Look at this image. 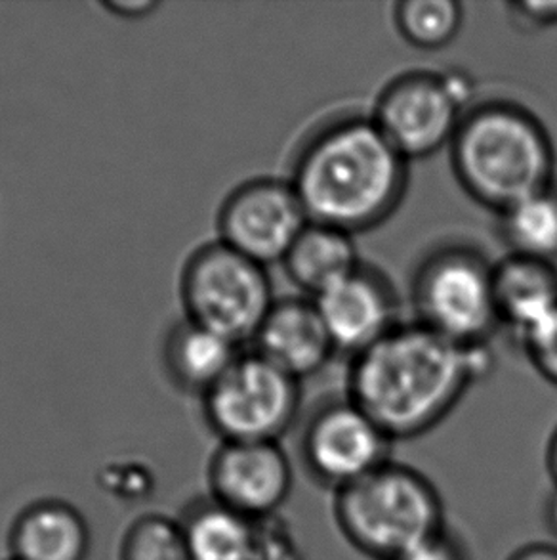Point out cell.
<instances>
[{"label": "cell", "instance_id": "2", "mask_svg": "<svg viewBox=\"0 0 557 560\" xmlns=\"http://www.w3.org/2000/svg\"><path fill=\"white\" fill-rule=\"evenodd\" d=\"M288 180L309 222L357 235L382 226L408 188V161L369 115L319 125L294 155Z\"/></svg>", "mask_w": 557, "mask_h": 560}, {"label": "cell", "instance_id": "14", "mask_svg": "<svg viewBox=\"0 0 557 560\" xmlns=\"http://www.w3.org/2000/svg\"><path fill=\"white\" fill-rule=\"evenodd\" d=\"M495 303L500 327L523 341L557 311V266L506 253L495 262Z\"/></svg>", "mask_w": 557, "mask_h": 560}, {"label": "cell", "instance_id": "13", "mask_svg": "<svg viewBox=\"0 0 557 560\" xmlns=\"http://www.w3.org/2000/svg\"><path fill=\"white\" fill-rule=\"evenodd\" d=\"M250 345L257 354L300 383L339 354L309 296L277 299Z\"/></svg>", "mask_w": 557, "mask_h": 560}, {"label": "cell", "instance_id": "7", "mask_svg": "<svg viewBox=\"0 0 557 560\" xmlns=\"http://www.w3.org/2000/svg\"><path fill=\"white\" fill-rule=\"evenodd\" d=\"M300 385L254 350H242L203 396L206 423L222 442H278L300 413Z\"/></svg>", "mask_w": 557, "mask_h": 560}, {"label": "cell", "instance_id": "23", "mask_svg": "<svg viewBox=\"0 0 557 560\" xmlns=\"http://www.w3.org/2000/svg\"><path fill=\"white\" fill-rule=\"evenodd\" d=\"M518 345L533 370L557 388V311Z\"/></svg>", "mask_w": 557, "mask_h": 560}, {"label": "cell", "instance_id": "16", "mask_svg": "<svg viewBox=\"0 0 557 560\" xmlns=\"http://www.w3.org/2000/svg\"><path fill=\"white\" fill-rule=\"evenodd\" d=\"M241 354L242 347L188 318L170 327L163 345V364L173 385L201 398Z\"/></svg>", "mask_w": 557, "mask_h": 560}, {"label": "cell", "instance_id": "15", "mask_svg": "<svg viewBox=\"0 0 557 560\" xmlns=\"http://www.w3.org/2000/svg\"><path fill=\"white\" fill-rule=\"evenodd\" d=\"M10 549L12 560H86L91 528L66 501H37L15 518Z\"/></svg>", "mask_w": 557, "mask_h": 560}, {"label": "cell", "instance_id": "28", "mask_svg": "<svg viewBox=\"0 0 557 560\" xmlns=\"http://www.w3.org/2000/svg\"><path fill=\"white\" fill-rule=\"evenodd\" d=\"M506 560H557L556 544H528V546L515 549Z\"/></svg>", "mask_w": 557, "mask_h": 560}, {"label": "cell", "instance_id": "3", "mask_svg": "<svg viewBox=\"0 0 557 560\" xmlns=\"http://www.w3.org/2000/svg\"><path fill=\"white\" fill-rule=\"evenodd\" d=\"M449 161L464 194L495 214L557 180L550 132L513 100L475 102L452 138Z\"/></svg>", "mask_w": 557, "mask_h": 560}, {"label": "cell", "instance_id": "29", "mask_svg": "<svg viewBox=\"0 0 557 560\" xmlns=\"http://www.w3.org/2000/svg\"><path fill=\"white\" fill-rule=\"evenodd\" d=\"M546 470L557 488V427L552 431L548 446H546Z\"/></svg>", "mask_w": 557, "mask_h": 560}, {"label": "cell", "instance_id": "20", "mask_svg": "<svg viewBox=\"0 0 557 560\" xmlns=\"http://www.w3.org/2000/svg\"><path fill=\"white\" fill-rule=\"evenodd\" d=\"M401 38L418 50H441L459 37L464 8L457 0H403L393 7Z\"/></svg>", "mask_w": 557, "mask_h": 560}, {"label": "cell", "instance_id": "4", "mask_svg": "<svg viewBox=\"0 0 557 560\" xmlns=\"http://www.w3.org/2000/svg\"><path fill=\"white\" fill-rule=\"evenodd\" d=\"M332 513L347 544L377 560L398 559L447 530L436 486L395 462L336 490Z\"/></svg>", "mask_w": 557, "mask_h": 560}, {"label": "cell", "instance_id": "30", "mask_svg": "<svg viewBox=\"0 0 557 560\" xmlns=\"http://www.w3.org/2000/svg\"><path fill=\"white\" fill-rule=\"evenodd\" d=\"M544 516H546V526L552 532V536L557 539V488L550 493V498L546 501V509H544Z\"/></svg>", "mask_w": 557, "mask_h": 560}, {"label": "cell", "instance_id": "22", "mask_svg": "<svg viewBox=\"0 0 557 560\" xmlns=\"http://www.w3.org/2000/svg\"><path fill=\"white\" fill-rule=\"evenodd\" d=\"M102 492L119 501H143L155 492L157 478L147 463L138 459H114L106 463L98 472Z\"/></svg>", "mask_w": 557, "mask_h": 560}, {"label": "cell", "instance_id": "11", "mask_svg": "<svg viewBox=\"0 0 557 560\" xmlns=\"http://www.w3.org/2000/svg\"><path fill=\"white\" fill-rule=\"evenodd\" d=\"M212 500L252 521L277 515L293 492V465L278 442H222L209 465Z\"/></svg>", "mask_w": 557, "mask_h": 560}, {"label": "cell", "instance_id": "1", "mask_svg": "<svg viewBox=\"0 0 557 560\" xmlns=\"http://www.w3.org/2000/svg\"><path fill=\"white\" fill-rule=\"evenodd\" d=\"M495 368L490 342L460 347L415 319L401 322L352 358L346 396L392 442L413 440L443 423Z\"/></svg>", "mask_w": 557, "mask_h": 560}, {"label": "cell", "instance_id": "8", "mask_svg": "<svg viewBox=\"0 0 557 560\" xmlns=\"http://www.w3.org/2000/svg\"><path fill=\"white\" fill-rule=\"evenodd\" d=\"M464 114L441 71L413 69L386 83L370 117L411 163L449 150Z\"/></svg>", "mask_w": 557, "mask_h": 560}, {"label": "cell", "instance_id": "21", "mask_svg": "<svg viewBox=\"0 0 557 560\" xmlns=\"http://www.w3.org/2000/svg\"><path fill=\"white\" fill-rule=\"evenodd\" d=\"M119 560H193L183 526L165 515L150 513L130 524L122 536Z\"/></svg>", "mask_w": 557, "mask_h": 560}, {"label": "cell", "instance_id": "25", "mask_svg": "<svg viewBox=\"0 0 557 560\" xmlns=\"http://www.w3.org/2000/svg\"><path fill=\"white\" fill-rule=\"evenodd\" d=\"M510 20L518 23L521 30H548L557 25V0L556 2H533V0H521L508 4Z\"/></svg>", "mask_w": 557, "mask_h": 560}, {"label": "cell", "instance_id": "24", "mask_svg": "<svg viewBox=\"0 0 557 560\" xmlns=\"http://www.w3.org/2000/svg\"><path fill=\"white\" fill-rule=\"evenodd\" d=\"M252 560H304L300 544L277 515L257 521V541Z\"/></svg>", "mask_w": 557, "mask_h": 560}, {"label": "cell", "instance_id": "12", "mask_svg": "<svg viewBox=\"0 0 557 560\" xmlns=\"http://www.w3.org/2000/svg\"><path fill=\"white\" fill-rule=\"evenodd\" d=\"M339 354L357 357L400 326L401 301L392 281L363 262L313 299Z\"/></svg>", "mask_w": 557, "mask_h": 560}, {"label": "cell", "instance_id": "18", "mask_svg": "<svg viewBox=\"0 0 557 560\" xmlns=\"http://www.w3.org/2000/svg\"><path fill=\"white\" fill-rule=\"evenodd\" d=\"M193 560H252L257 541V521L222 505L206 501L181 523Z\"/></svg>", "mask_w": 557, "mask_h": 560}, {"label": "cell", "instance_id": "26", "mask_svg": "<svg viewBox=\"0 0 557 560\" xmlns=\"http://www.w3.org/2000/svg\"><path fill=\"white\" fill-rule=\"evenodd\" d=\"M393 560H466V553L459 541L445 530Z\"/></svg>", "mask_w": 557, "mask_h": 560}, {"label": "cell", "instance_id": "27", "mask_svg": "<svg viewBox=\"0 0 557 560\" xmlns=\"http://www.w3.org/2000/svg\"><path fill=\"white\" fill-rule=\"evenodd\" d=\"M102 7L106 8L109 14L122 18V20H140V18H147L151 12H155L158 2L155 0H107V2H102Z\"/></svg>", "mask_w": 557, "mask_h": 560}, {"label": "cell", "instance_id": "19", "mask_svg": "<svg viewBox=\"0 0 557 560\" xmlns=\"http://www.w3.org/2000/svg\"><path fill=\"white\" fill-rule=\"evenodd\" d=\"M508 255L557 266V180L497 214Z\"/></svg>", "mask_w": 557, "mask_h": 560}, {"label": "cell", "instance_id": "10", "mask_svg": "<svg viewBox=\"0 0 557 560\" xmlns=\"http://www.w3.org/2000/svg\"><path fill=\"white\" fill-rule=\"evenodd\" d=\"M392 440L347 396L323 404L301 434V457L309 472L332 488L354 485L392 462Z\"/></svg>", "mask_w": 557, "mask_h": 560}, {"label": "cell", "instance_id": "6", "mask_svg": "<svg viewBox=\"0 0 557 560\" xmlns=\"http://www.w3.org/2000/svg\"><path fill=\"white\" fill-rule=\"evenodd\" d=\"M186 318L245 347L277 301L268 268L224 242L204 243L189 255L180 278Z\"/></svg>", "mask_w": 557, "mask_h": 560}, {"label": "cell", "instance_id": "5", "mask_svg": "<svg viewBox=\"0 0 557 560\" xmlns=\"http://www.w3.org/2000/svg\"><path fill=\"white\" fill-rule=\"evenodd\" d=\"M415 322L460 347L490 342L500 329L495 262L472 243H439L411 276Z\"/></svg>", "mask_w": 557, "mask_h": 560}, {"label": "cell", "instance_id": "17", "mask_svg": "<svg viewBox=\"0 0 557 560\" xmlns=\"http://www.w3.org/2000/svg\"><path fill=\"white\" fill-rule=\"evenodd\" d=\"M281 265L304 295L316 299L355 272L363 260L355 235L308 222Z\"/></svg>", "mask_w": 557, "mask_h": 560}, {"label": "cell", "instance_id": "9", "mask_svg": "<svg viewBox=\"0 0 557 560\" xmlns=\"http://www.w3.org/2000/svg\"><path fill=\"white\" fill-rule=\"evenodd\" d=\"M308 214L288 178L258 176L229 191L218 211V240L258 265H281Z\"/></svg>", "mask_w": 557, "mask_h": 560}]
</instances>
